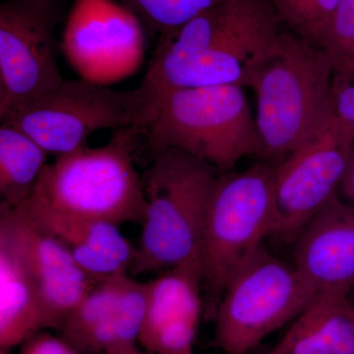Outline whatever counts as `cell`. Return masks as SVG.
I'll return each mask as SVG.
<instances>
[{
    "instance_id": "obj_1",
    "label": "cell",
    "mask_w": 354,
    "mask_h": 354,
    "mask_svg": "<svg viewBox=\"0 0 354 354\" xmlns=\"http://www.w3.org/2000/svg\"><path fill=\"white\" fill-rule=\"evenodd\" d=\"M274 0H223L160 35L144 81L157 91L249 87L281 41Z\"/></svg>"
},
{
    "instance_id": "obj_2",
    "label": "cell",
    "mask_w": 354,
    "mask_h": 354,
    "mask_svg": "<svg viewBox=\"0 0 354 354\" xmlns=\"http://www.w3.org/2000/svg\"><path fill=\"white\" fill-rule=\"evenodd\" d=\"M263 162L278 165L308 145L337 120L334 71L322 48L295 32H281L277 50L249 86Z\"/></svg>"
},
{
    "instance_id": "obj_3",
    "label": "cell",
    "mask_w": 354,
    "mask_h": 354,
    "mask_svg": "<svg viewBox=\"0 0 354 354\" xmlns=\"http://www.w3.org/2000/svg\"><path fill=\"white\" fill-rule=\"evenodd\" d=\"M221 174L177 149L153 158L141 174L146 212L130 276L177 267L203 272L205 218Z\"/></svg>"
},
{
    "instance_id": "obj_4",
    "label": "cell",
    "mask_w": 354,
    "mask_h": 354,
    "mask_svg": "<svg viewBox=\"0 0 354 354\" xmlns=\"http://www.w3.org/2000/svg\"><path fill=\"white\" fill-rule=\"evenodd\" d=\"M151 160L169 149L230 171L260 152L255 118L243 87L236 85L158 91L152 120L141 129Z\"/></svg>"
},
{
    "instance_id": "obj_5",
    "label": "cell",
    "mask_w": 354,
    "mask_h": 354,
    "mask_svg": "<svg viewBox=\"0 0 354 354\" xmlns=\"http://www.w3.org/2000/svg\"><path fill=\"white\" fill-rule=\"evenodd\" d=\"M140 141L141 128H120L106 145H84L55 158L44 167L29 199L90 220L143 223L146 199L135 169Z\"/></svg>"
},
{
    "instance_id": "obj_6",
    "label": "cell",
    "mask_w": 354,
    "mask_h": 354,
    "mask_svg": "<svg viewBox=\"0 0 354 354\" xmlns=\"http://www.w3.org/2000/svg\"><path fill=\"white\" fill-rule=\"evenodd\" d=\"M276 165L223 172L209 199L203 234L204 315L214 319L228 281L272 236Z\"/></svg>"
},
{
    "instance_id": "obj_7",
    "label": "cell",
    "mask_w": 354,
    "mask_h": 354,
    "mask_svg": "<svg viewBox=\"0 0 354 354\" xmlns=\"http://www.w3.org/2000/svg\"><path fill=\"white\" fill-rule=\"evenodd\" d=\"M157 100L158 91L144 80L130 91L67 80L30 102L8 124L57 158L87 145L88 137L97 130L142 129L152 120Z\"/></svg>"
},
{
    "instance_id": "obj_8",
    "label": "cell",
    "mask_w": 354,
    "mask_h": 354,
    "mask_svg": "<svg viewBox=\"0 0 354 354\" xmlns=\"http://www.w3.org/2000/svg\"><path fill=\"white\" fill-rule=\"evenodd\" d=\"M315 297L293 264L263 245L228 281L214 317L216 344L225 354H248Z\"/></svg>"
},
{
    "instance_id": "obj_9",
    "label": "cell",
    "mask_w": 354,
    "mask_h": 354,
    "mask_svg": "<svg viewBox=\"0 0 354 354\" xmlns=\"http://www.w3.org/2000/svg\"><path fill=\"white\" fill-rule=\"evenodd\" d=\"M55 0H7L0 6V120L64 82L58 67Z\"/></svg>"
},
{
    "instance_id": "obj_10",
    "label": "cell",
    "mask_w": 354,
    "mask_h": 354,
    "mask_svg": "<svg viewBox=\"0 0 354 354\" xmlns=\"http://www.w3.org/2000/svg\"><path fill=\"white\" fill-rule=\"evenodd\" d=\"M60 50L80 79L111 86L141 68L146 50L144 26L114 0H75Z\"/></svg>"
},
{
    "instance_id": "obj_11",
    "label": "cell",
    "mask_w": 354,
    "mask_h": 354,
    "mask_svg": "<svg viewBox=\"0 0 354 354\" xmlns=\"http://www.w3.org/2000/svg\"><path fill=\"white\" fill-rule=\"evenodd\" d=\"M353 143V130L337 116L322 136L276 165L272 236L293 243L309 221L337 195Z\"/></svg>"
},
{
    "instance_id": "obj_12",
    "label": "cell",
    "mask_w": 354,
    "mask_h": 354,
    "mask_svg": "<svg viewBox=\"0 0 354 354\" xmlns=\"http://www.w3.org/2000/svg\"><path fill=\"white\" fill-rule=\"evenodd\" d=\"M0 225L13 235L39 290L44 330H60L99 281L83 271L69 249L19 209L0 208Z\"/></svg>"
},
{
    "instance_id": "obj_13",
    "label": "cell",
    "mask_w": 354,
    "mask_h": 354,
    "mask_svg": "<svg viewBox=\"0 0 354 354\" xmlns=\"http://www.w3.org/2000/svg\"><path fill=\"white\" fill-rule=\"evenodd\" d=\"M293 244V266L316 295H353L354 205L335 195Z\"/></svg>"
},
{
    "instance_id": "obj_14",
    "label": "cell",
    "mask_w": 354,
    "mask_h": 354,
    "mask_svg": "<svg viewBox=\"0 0 354 354\" xmlns=\"http://www.w3.org/2000/svg\"><path fill=\"white\" fill-rule=\"evenodd\" d=\"M15 208L64 243L79 267L95 281L129 272L136 247L118 225L68 215L30 199Z\"/></svg>"
},
{
    "instance_id": "obj_15",
    "label": "cell",
    "mask_w": 354,
    "mask_h": 354,
    "mask_svg": "<svg viewBox=\"0 0 354 354\" xmlns=\"http://www.w3.org/2000/svg\"><path fill=\"white\" fill-rule=\"evenodd\" d=\"M44 330L36 281L19 245L0 225V353Z\"/></svg>"
},
{
    "instance_id": "obj_16",
    "label": "cell",
    "mask_w": 354,
    "mask_h": 354,
    "mask_svg": "<svg viewBox=\"0 0 354 354\" xmlns=\"http://www.w3.org/2000/svg\"><path fill=\"white\" fill-rule=\"evenodd\" d=\"M268 354H354V304L348 295H317Z\"/></svg>"
},
{
    "instance_id": "obj_17",
    "label": "cell",
    "mask_w": 354,
    "mask_h": 354,
    "mask_svg": "<svg viewBox=\"0 0 354 354\" xmlns=\"http://www.w3.org/2000/svg\"><path fill=\"white\" fill-rule=\"evenodd\" d=\"M147 283L145 319L139 337L143 348L167 326L180 321L199 323L204 314L201 270L174 268Z\"/></svg>"
},
{
    "instance_id": "obj_18",
    "label": "cell",
    "mask_w": 354,
    "mask_h": 354,
    "mask_svg": "<svg viewBox=\"0 0 354 354\" xmlns=\"http://www.w3.org/2000/svg\"><path fill=\"white\" fill-rule=\"evenodd\" d=\"M48 153L13 124L0 127V208L13 209L36 189Z\"/></svg>"
},
{
    "instance_id": "obj_19",
    "label": "cell",
    "mask_w": 354,
    "mask_h": 354,
    "mask_svg": "<svg viewBox=\"0 0 354 354\" xmlns=\"http://www.w3.org/2000/svg\"><path fill=\"white\" fill-rule=\"evenodd\" d=\"M148 283L129 274L123 281L120 301L113 313L84 342L82 354H118L138 351L145 319Z\"/></svg>"
},
{
    "instance_id": "obj_20",
    "label": "cell",
    "mask_w": 354,
    "mask_h": 354,
    "mask_svg": "<svg viewBox=\"0 0 354 354\" xmlns=\"http://www.w3.org/2000/svg\"><path fill=\"white\" fill-rule=\"evenodd\" d=\"M128 272L99 281L70 314L59 333L80 353L84 342L113 313Z\"/></svg>"
},
{
    "instance_id": "obj_21",
    "label": "cell",
    "mask_w": 354,
    "mask_h": 354,
    "mask_svg": "<svg viewBox=\"0 0 354 354\" xmlns=\"http://www.w3.org/2000/svg\"><path fill=\"white\" fill-rule=\"evenodd\" d=\"M223 0H122L149 31L164 35Z\"/></svg>"
},
{
    "instance_id": "obj_22",
    "label": "cell",
    "mask_w": 354,
    "mask_h": 354,
    "mask_svg": "<svg viewBox=\"0 0 354 354\" xmlns=\"http://www.w3.org/2000/svg\"><path fill=\"white\" fill-rule=\"evenodd\" d=\"M319 48L329 58L334 78L354 73V0H341Z\"/></svg>"
},
{
    "instance_id": "obj_23",
    "label": "cell",
    "mask_w": 354,
    "mask_h": 354,
    "mask_svg": "<svg viewBox=\"0 0 354 354\" xmlns=\"http://www.w3.org/2000/svg\"><path fill=\"white\" fill-rule=\"evenodd\" d=\"M341 0H274L281 22L295 35L319 46Z\"/></svg>"
},
{
    "instance_id": "obj_24",
    "label": "cell",
    "mask_w": 354,
    "mask_h": 354,
    "mask_svg": "<svg viewBox=\"0 0 354 354\" xmlns=\"http://www.w3.org/2000/svg\"><path fill=\"white\" fill-rule=\"evenodd\" d=\"M19 354H82L79 353L62 335H55L48 332L37 333L22 344Z\"/></svg>"
},
{
    "instance_id": "obj_25",
    "label": "cell",
    "mask_w": 354,
    "mask_h": 354,
    "mask_svg": "<svg viewBox=\"0 0 354 354\" xmlns=\"http://www.w3.org/2000/svg\"><path fill=\"white\" fill-rule=\"evenodd\" d=\"M335 113L354 131V73L334 78Z\"/></svg>"
},
{
    "instance_id": "obj_26",
    "label": "cell",
    "mask_w": 354,
    "mask_h": 354,
    "mask_svg": "<svg viewBox=\"0 0 354 354\" xmlns=\"http://www.w3.org/2000/svg\"><path fill=\"white\" fill-rule=\"evenodd\" d=\"M339 191H341L346 202L354 205V143L349 155L348 167Z\"/></svg>"
},
{
    "instance_id": "obj_27",
    "label": "cell",
    "mask_w": 354,
    "mask_h": 354,
    "mask_svg": "<svg viewBox=\"0 0 354 354\" xmlns=\"http://www.w3.org/2000/svg\"><path fill=\"white\" fill-rule=\"evenodd\" d=\"M118 354H146V353H140L139 351H129V353H118ZM153 354V353H150Z\"/></svg>"
},
{
    "instance_id": "obj_28",
    "label": "cell",
    "mask_w": 354,
    "mask_h": 354,
    "mask_svg": "<svg viewBox=\"0 0 354 354\" xmlns=\"http://www.w3.org/2000/svg\"><path fill=\"white\" fill-rule=\"evenodd\" d=\"M351 301H353V304H354V293H353V295H351Z\"/></svg>"
}]
</instances>
